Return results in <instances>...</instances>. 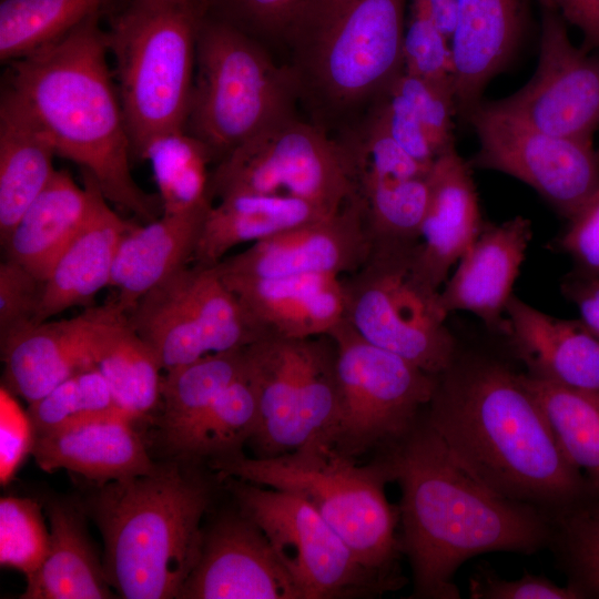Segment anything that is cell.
Segmentation results:
<instances>
[{
    "instance_id": "obj_17",
    "label": "cell",
    "mask_w": 599,
    "mask_h": 599,
    "mask_svg": "<svg viewBox=\"0 0 599 599\" xmlns=\"http://www.w3.org/2000/svg\"><path fill=\"white\" fill-rule=\"evenodd\" d=\"M177 599H303L263 530L238 509L204 532Z\"/></svg>"
},
{
    "instance_id": "obj_14",
    "label": "cell",
    "mask_w": 599,
    "mask_h": 599,
    "mask_svg": "<svg viewBox=\"0 0 599 599\" xmlns=\"http://www.w3.org/2000/svg\"><path fill=\"white\" fill-rule=\"evenodd\" d=\"M163 370L260 339L216 266H184L151 288L126 313Z\"/></svg>"
},
{
    "instance_id": "obj_43",
    "label": "cell",
    "mask_w": 599,
    "mask_h": 599,
    "mask_svg": "<svg viewBox=\"0 0 599 599\" xmlns=\"http://www.w3.org/2000/svg\"><path fill=\"white\" fill-rule=\"evenodd\" d=\"M388 87L408 100L438 155L454 146L453 115L457 110L453 85L402 71Z\"/></svg>"
},
{
    "instance_id": "obj_37",
    "label": "cell",
    "mask_w": 599,
    "mask_h": 599,
    "mask_svg": "<svg viewBox=\"0 0 599 599\" xmlns=\"http://www.w3.org/2000/svg\"><path fill=\"white\" fill-rule=\"evenodd\" d=\"M141 160L152 167L162 214L196 210L211 203L207 165L213 155L207 145L186 129L151 141Z\"/></svg>"
},
{
    "instance_id": "obj_3",
    "label": "cell",
    "mask_w": 599,
    "mask_h": 599,
    "mask_svg": "<svg viewBox=\"0 0 599 599\" xmlns=\"http://www.w3.org/2000/svg\"><path fill=\"white\" fill-rule=\"evenodd\" d=\"M100 20L92 17L11 61L3 89L38 123L57 155L80 165L109 202L150 222L162 205L132 176L131 142Z\"/></svg>"
},
{
    "instance_id": "obj_29",
    "label": "cell",
    "mask_w": 599,
    "mask_h": 599,
    "mask_svg": "<svg viewBox=\"0 0 599 599\" xmlns=\"http://www.w3.org/2000/svg\"><path fill=\"white\" fill-rule=\"evenodd\" d=\"M335 212L284 195L224 196L205 215L193 261L195 264L214 266L238 244L256 243Z\"/></svg>"
},
{
    "instance_id": "obj_46",
    "label": "cell",
    "mask_w": 599,
    "mask_h": 599,
    "mask_svg": "<svg viewBox=\"0 0 599 599\" xmlns=\"http://www.w3.org/2000/svg\"><path fill=\"white\" fill-rule=\"evenodd\" d=\"M374 102L369 115L416 161L432 166L438 153L408 100L388 87Z\"/></svg>"
},
{
    "instance_id": "obj_23",
    "label": "cell",
    "mask_w": 599,
    "mask_h": 599,
    "mask_svg": "<svg viewBox=\"0 0 599 599\" xmlns=\"http://www.w3.org/2000/svg\"><path fill=\"white\" fill-rule=\"evenodd\" d=\"M501 334L528 376L599 390V337L580 318L551 316L512 295Z\"/></svg>"
},
{
    "instance_id": "obj_4",
    "label": "cell",
    "mask_w": 599,
    "mask_h": 599,
    "mask_svg": "<svg viewBox=\"0 0 599 599\" xmlns=\"http://www.w3.org/2000/svg\"><path fill=\"white\" fill-rule=\"evenodd\" d=\"M210 488L176 464L95 485L87 509L110 586L125 599L177 598L201 554Z\"/></svg>"
},
{
    "instance_id": "obj_18",
    "label": "cell",
    "mask_w": 599,
    "mask_h": 599,
    "mask_svg": "<svg viewBox=\"0 0 599 599\" xmlns=\"http://www.w3.org/2000/svg\"><path fill=\"white\" fill-rule=\"evenodd\" d=\"M370 245L356 195L337 212L268 238L216 264L221 274L274 277L351 274L368 260Z\"/></svg>"
},
{
    "instance_id": "obj_33",
    "label": "cell",
    "mask_w": 599,
    "mask_h": 599,
    "mask_svg": "<svg viewBox=\"0 0 599 599\" xmlns=\"http://www.w3.org/2000/svg\"><path fill=\"white\" fill-rule=\"evenodd\" d=\"M246 366L244 347L207 354L165 372L161 387V429L171 450L179 454L209 408Z\"/></svg>"
},
{
    "instance_id": "obj_12",
    "label": "cell",
    "mask_w": 599,
    "mask_h": 599,
    "mask_svg": "<svg viewBox=\"0 0 599 599\" xmlns=\"http://www.w3.org/2000/svg\"><path fill=\"white\" fill-rule=\"evenodd\" d=\"M258 393V419L250 439L256 457H274L322 438L338 407L333 339L263 337L246 346Z\"/></svg>"
},
{
    "instance_id": "obj_26",
    "label": "cell",
    "mask_w": 599,
    "mask_h": 599,
    "mask_svg": "<svg viewBox=\"0 0 599 599\" xmlns=\"http://www.w3.org/2000/svg\"><path fill=\"white\" fill-rule=\"evenodd\" d=\"M101 195L89 174L84 173V186L81 187L68 171L57 170L2 243L7 258L20 263L44 282Z\"/></svg>"
},
{
    "instance_id": "obj_5",
    "label": "cell",
    "mask_w": 599,
    "mask_h": 599,
    "mask_svg": "<svg viewBox=\"0 0 599 599\" xmlns=\"http://www.w3.org/2000/svg\"><path fill=\"white\" fill-rule=\"evenodd\" d=\"M223 479L236 478L294 494L334 528L361 561L400 589L399 506L388 501L390 477L376 458L358 465L328 443L311 440L274 457H247L242 451L209 460Z\"/></svg>"
},
{
    "instance_id": "obj_13",
    "label": "cell",
    "mask_w": 599,
    "mask_h": 599,
    "mask_svg": "<svg viewBox=\"0 0 599 599\" xmlns=\"http://www.w3.org/2000/svg\"><path fill=\"white\" fill-rule=\"evenodd\" d=\"M224 479L237 509L266 535L303 599L375 597L397 590L366 567L301 497L236 478Z\"/></svg>"
},
{
    "instance_id": "obj_8",
    "label": "cell",
    "mask_w": 599,
    "mask_h": 599,
    "mask_svg": "<svg viewBox=\"0 0 599 599\" xmlns=\"http://www.w3.org/2000/svg\"><path fill=\"white\" fill-rule=\"evenodd\" d=\"M297 88L243 29L203 19L197 34L194 87L186 130L213 159L292 114Z\"/></svg>"
},
{
    "instance_id": "obj_45",
    "label": "cell",
    "mask_w": 599,
    "mask_h": 599,
    "mask_svg": "<svg viewBox=\"0 0 599 599\" xmlns=\"http://www.w3.org/2000/svg\"><path fill=\"white\" fill-rule=\"evenodd\" d=\"M44 282L20 263L0 264V341L39 323Z\"/></svg>"
},
{
    "instance_id": "obj_44",
    "label": "cell",
    "mask_w": 599,
    "mask_h": 599,
    "mask_svg": "<svg viewBox=\"0 0 599 599\" xmlns=\"http://www.w3.org/2000/svg\"><path fill=\"white\" fill-rule=\"evenodd\" d=\"M402 54L403 72L454 88L450 41L415 9L404 30Z\"/></svg>"
},
{
    "instance_id": "obj_34",
    "label": "cell",
    "mask_w": 599,
    "mask_h": 599,
    "mask_svg": "<svg viewBox=\"0 0 599 599\" xmlns=\"http://www.w3.org/2000/svg\"><path fill=\"white\" fill-rule=\"evenodd\" d=\"M427 175L412 179L357 175V195L370 253L416 248L428 202Z\"/></svg>"
},
{
    "instance_id": "obj_40",
    "label": "cell",
    "mask_w": 599,
    "mask_h": 599,
    "mask_svg": "<svg viewBox=\"0 0 599 599\" xmlns=\"http://www.w3.org/2000/svg\"><path fill=\"white\" fill-rule=\"evenodd\" d=\"M27 412L35 435L51 433L91 418L123 413L97 367L71 375L43 397L30 404Z\"/></svg>"
},
{
    "instance_id": "obj_51",
    "label": "cell",
    "mask_w": 599,
    "mask_h": 599,
    "mask_svg": "<svg viewBox=\"0 0 599 599\" xmlns=\"http://www.w3.org/2000/svg\"><path fill=\"white\" fill-rule=\"evenodd\" d=\"M561 292L579 312V318L599 337V278L572 271L561 283Z\"/></svg>"
},
{
    "instance_id": "obj_28",
    "label": "cell",
    "mask_w": 599,
    "mask_h": 599,
    "mask_svg": "<svg viewBox=\"0 0 599 599\" xmlns=\"http://www.w3.org/2000/svg\"><path fill=\"white\" fill-rule=\"evenodd\" d=\"M135 226L111 209L102 194L44 281L39 323L72 306L88 305L109 286L119 245Z\"/></svg>"
},
{
    "instance_id": "obj_39",
    "label": "cell",
    "mask_w": 599,
    "mask_h": 599,
    "mask_svg": "<svg viewBox=\"0 0 599 599\" xmlns=\"http://www.w3.org/2000/svg\"><path fill=\"white\" fill-rule=\"evenodd\" d=\"M257 419V385L247 362L245 372L217 397L177 455L209 461L240 453L250 441Z\"/></svg>"
},
{
    "instance_id": "obj_22",
    "label": "cell",
    "mask_w": 599,
    "mask_h": 599,
    "mask_svg": "<svg viewBox=\"0 0 599 599\" xmlns=\"http://www.w3.org/2000/svg\"><path fill=\"white\" fill-rule=\"evenodd\" d=\"M531 236V223L522 216L500 224H485L439 291L441 309L447 315L456 311L470 312L487 327L501 333L505 309L514 295Z\"/></svg>"
},
{
    "instance_id": "obj_16",
    "label": "cell",
    "mask_w": 599,
    "mask_h": 599,
    "mask_svg": "<svg viewBox=\"0 0 599 599\" xmlns=\"http://www.w3.org/2000/svg\"><path fill=\"white\" fill-rule=\"evenodd\" d=\"M494 103L547 133L592 141L599 129V57L577 48L561 16L548 8L532 78Z\"/></svg>"
},
{
    "instance_id": "obj_49",
    "label": "cell",
    "mask_w": 599,
    "mask_h": 599,
    "mask_svg": "<svg viewBox=\"0 0 599 599\" xmlns=\"http://www.w3.org/2000/svg\"><path fill=\"white\" fill-rule=\"evenodd\" d=\"M557 247L575 264V271L599 278V191L570 219Z\"/></svg>"
},
{
    "instance_id": "obj_30",
    "label": "cell",
    "mask_w": 599,
    "mask_h": 599,
    "mask_svg": "<svg viewBox=\"0 0 599 599\" xmlns=\"http://www.w3.org/2000/svg\"><path fill=\"white\" fill-rule=\"evenodd\" d=\"M55 155L54 146L38 123L3 89L0 102L1 244L54 176Z\"/></svg>"
},
{
    "instance_id": "obj_24",
    "label": "cell",
    "mask_w": 599,
    "mask_h": 599,
    "mask_svg": "<svg viewBox=\"0 0 599 599\" xmlns=\"http://www.w3.org/2000/svg\"><path fill=\"white\" fill-rule=\"evenodd\" d=\"M123 413L35 435L31 455L44 471L67 469L95 485L153 471L159 465Z\"/></svg>"
},
{
    "instance_id": "obj_47",
    "label": "cell",
    "mask_w": 599,
    "mask_h": 599,
    "mask_svg": "<svg viewBox=\"0 0 599 599\" xmlns=\"http://www.w3.org/2000/svg\"><path fill=\"white\" fill-rule=\"evenodd\" d=\"M468 595L471 599H579L569 586H559L544 575L525 573L508 580L487 564L470 576Z\"/></svg>"
},
{
    "instance_id": "obj_52",
    "label": "cell",
    "mask_w": 599,
    "mask_h": 599,
    "mask_svg": "<svg viewBox=\"0 0 599 599\" xmlns=\"http://www.w3.org/2000/svg\"><path fill=\"white\" fill-rule=\"evenodd\" d=\"M548 8L576 26L588 45L599 48V0H544Z\"/></svg>"
},
{
    "instance_id": "obj_1",
    "label": "cell",
    "mask_w": 599,
    "mask_h": 599,
    "mask_svg": "<svg viewBox=\"0 0 599 599\" xmlns=\"http://www.w3.org/2000/svg\"><path fill=\"white\" fill-rule=\"evenodd\" d=\"M400 487L399 540L416 599H459L458 569L475 556L548 548L550 517L507 499L476 480L453 458L424 417L377 454Z\"/></svg>"
},
{
    "instance_id": "obj_11",
    "label": "cell",
    "mask_w": 599,
    "mask_h": 599,
    "mask_svg": "<svg viewBox=\"0 0 599 599\" xmlns=\"http://www.w3.org/2000/svg\"><path fill=\"white\" fill-rule=\"evenodd\" d=\"M413 253H372L361 268L342 278L344 318L368 343L437 376L458 348L445 324L439 291L413 273Z\"/></svg>"
},
{
    "instance_id": "obj_21",
    "label": "cell",
    "mask_w": 599,
    "mask_h": 599,
    "mask_svg": "<svg viewBox=\"0 0 599 599\" xmlns=\"http://www.w3.org/2000/svg\"><path fill=\"white\" fill-rule=\"evenodd\" d=\"M221 276L241 302L261 338L325 336L345 317L344 287L336 275Z\"/></svg>"
},
{
    "instance_id": "obj_50",
    "label": "cell",
    "mask_w": 599,
    "mask_h": 599,
    "mask_svg": "<svg viewBox=\"0 0 599 599\" xmlns=\"http://www.w3.org/2000/svg\"><path fill=\"white\" fill-rule=\"evenodd\" d=\"M305 0H222L235 26L285 31Z\"/></svg>"
},
{
    "instance_id": "obj_19",
    "label": "cell",
    "mask_w": 599,
    "mask_h": 599,
    "mask_svg": "<svg viewBox=\"0 0 599 599\" xmlns=\"http://www.w3.org/2000/svg\"><path fill=\"white\" fill-rule=\"evenodd\" d=\"M116 308L112 301L69 319L32 324L0 341L4 386L30 405L71 375L95 367L99 334Z\"/></svg>"
},
{
    "instance_id": "obj_6",
    "label": "cell",
    "mask_w": 599,
    "mask_h": 599,
    "mask_svg": "<svg viewBox=\"0 0 599 599\" xmlns=\"http://www.w3.org/2000/svg\"><path fill=\"white\" fill-rule=\"evenodd\" d=\"M202 0H129L112 16L109 52L132 155L158 136L186 129Z\"/></svg>"
},
{
    "instance_id": "obj_42",
    "label": "cell",
    "mask_w": 599,
    "mask_h": 599,
    "mask_svg": "<svg viewBox=\"0 0 599 599\" xmlns=\"http://www.w3.org/2000/svg\"><path fill=\"white\" fill-rule=\"evenodd\" d=\"M356 177L368 174L386 179L425 176L430 166L423 165L408 154L399 143L370 115L357 140L344 144Z\"/></svg>"
},
{
    "instance_id": "obj_32",
    "label": "cell",
    "mask_w": 599,
    "mask_h": 599,
    "mask_svg": "<svg viewBox=\"0 0 599 599\" xmlns=\"http://www.w3.org/2000/svg\"><path fill=\"white\" fill-rule=\"evenodd\" d=\"M94 365L119 408L133 422L161 403V362L119 306L99 334Z\"/></svg>"
},
{
    "instance_id": "obj_54",
    "label": "cell",
    "mask_w": 599,
    "mask_h": 599,
    "mask_svg": "<svg viewBox=\"0 0 599 599\" xmlns=\"http://www.w3.org/2000/svg\"><path fill=\"white\" fill-rule=\"evenodd\" d=\"M150 1H184V0H150Z\"/></svg>"
},
{
    "instance_id": "obj_38",
    "label": "cell",
    "mask_w": 599,
    "mask_h": 599,
    "mask_svg": "<svg viewBox=\"0 0 599 599\" xmlns=\"http://www.w3.org/2000/svg\"><path fill=\"white\" fill-rule=\"evenodd\" d=\"M524 376L566 459L588 480L599 483V390Z\"/></svg>"
},
{
    "instance_id": "obj_15",
    "label": "cell",
    "mask_w": 599,
    "mask_h": 599,
    "mask_svg": "<svg viewBox=\"0 0 599 599\" xmlns=\"http://www.w3.org/2000/svg\"><path fill=\"white\" fill-rule=\"evenodd\" d=\"M467 119L479 142L470 165L526 183L567 220L599 191L592 141L547 133L494 102L479 103Z\"/></svg>"
},
{
    "instance_id": "obj_20",
    "label": "cell",
    "mask_w": 599,
    "mask_h": 599,
    "mask_svg": "<svg viewBox=\"0 0 599 599\" xmlns=\"http://www.w3.org/2000/svg\"><path fill=\"white\" fill-rule=\"evenodd\" d=\"M470 166L450 146L435 159L427 175L428 202L412 270L434 291L485 225Z\"/></svg>"
},
{
    "instance_id": "obj_9",
    "label": "cell",
    "mask_w": 599,
    "mask_h": 599,
    "mask_svg": "<svg viewBox=\"0 0 599 599\" xmlns=\"http://www.w3.org/2000/svg\"><path fill=\"white\" fill-rule=\"evenodd\" d=\"M328 336L336 347L338 408L325 443L354 458L379 453L414 428L436 376L368 343L345 318Z\"/></svg>"
},
{
    "instance_id": "obj_35",
    "label": "cell",
    "mask_w": 599,
    "mask_h": 599,
    "mask_svg": "<svg viewBox=\"0 0 599 599\" xmlns=\"http://www.w3.org/2000/svg\"><path fill=\"white\" fill-rule=\"evenodd\" d=\"M125 0H0V60L10 63L68 34Z\"/></svg>"
},
{
    "instance_id": "obj_25",
    "label": "cell",
    "mask_w": 599,
    "mask_h": 599,
    "mask_svg": "<svg viewBox=\"0 0 599 599\" xmlns=\"http://www.w3.org/2000/svg\"><path fill=\"white\" fill-rule=\"evenodd\" d=\"M525 0H458L450 38L456 110L468 118L519 42Z\"/></svg>"
},
{
    "instance_id": "obj_2",
    "label": "cell",
    "mask_w": 599,
    "mask_h": 599,
    "mask_svg": "<svg viewBox=\"0 0 599 599\" xmlns=\"http://www.w3.org/2000/svg\"><path fill=\"white\" fill-rule=\"evenodd\" d=\"M424 417L455 461L494 493L550 515L586 484L561 453L524 373L457 353Z\"/></svg>"
},
{
    "instance_id": "obj_53",
    "label": "cell",
    "mask_w": 599,
    "mask_h": 599,
    "mask_svg": "<svg viewBox=\"0 0 599 599\" xmlns=\"http://www.w3.org/2000/svg\"><path fill=\"white\" fill-rule=\"evenodd\" d=\"M414 9L423 13L450 41L458 18V0H415Z\"/></svg>"
},
{
    "instance_id": "obj_27",
    "label": "cell",
    "mask_w": 599,
    "mask_h": 599,
    "mask_svg": "<svg viewBox=\"0 0 599 599\" xmlns=\"http://www.w3.org/2000/svg\"><path fill=\"white\" fill-rule=\"evenodd\" d=\"M212 204L176 214H162L136 225L121 241L109 286L126 314L151 288L193 260L205 215Z\"/></svg>"
},
{
    "instance_id": "obj_7",
    "label": "cell",
    "mask_w": 599,
    "mask_h": 599,
    "mask_svg": "<svg viewBox=\"0 0 599 599\" xmlns=\"http://www.w3.org/2000/svg\"><path fill=\"white\" fill-rule=\"evenodd\" d=\"M285 32L297 92L329 111L375 101L403 71V0H305Z\"/></svg>"
},
{
    "instance_id": "obj_31",
    "label": "cell",
    "mask_w": 599,
    "mask_h": 599,
    "mask_svg": "<svg viewBox=\"0 0 599 599\" xmlns=\"http://www.w3.org/2000/svg\"><path fill=\"white\" fill-rule=\"evenodd\" d=\"M50 544L45 559L29 579L22 599H106L110 583L74 506L52 500L45 506Z\"/></svg>"
},
{
    "instance_id": "obj_36",
    "label": "cell",
    "mask_w": 599,
    "mask_h": 599,
    "mask_svg": "<svg viewBox=\"0 0 599 599\" xmlns=\"http://www.w3.org/2000/svg\"><path fill=\"white\" fill-rule=\"evenodd\" d=\"M548 548L579 599H599V483L587 479L550 515Z\"/></svg>"
},
{
    "instance_id": "obj_48",
    "label": "cell",
    "mask_w": 599,
    "mask_h": 599,
    "mask_svg": "<svg viewBox=\"0 0 599 599\" xmlns=\"http://www.w3.org/2000/svg\"><path fill=\"white\" fill-rule=\"evenodd\" d=\"M13 393L0 388V481L8 484L26 457L32 453L35 430L27 410Z\"/></svg>"
},
{
    "instance_id": "obj_10",
    "label": "cell",
    "mask_w": 599,
    "mask_h": 599,
    "mask_svg": "<svg viewBox=\"0 0 599 599\" xmlns=\"http://www.w3.org/2000/svg\"><path fill=\"white\" fill-rule=\"evenodd\" d=\"M357 193L344 144L288 114L227 153L210 175V196L284 195L338 211Z\"/></svg>"
},
{
    "instance_id": "obj_41",
    "label": "cell",
    "mask_w": 599,
    "mask_h": 599,
    "mask_svg": "<svg viewBox=\"0 0 599 599\" xmlns=\"http://www.w3.org/2000/svg\"><path fill=\"white\" fill-rule=\"evenodd\" d=\"M50 530L41 505L28 497L0 499V564L31 578L47 557Z\"/></svg>"
}]
</instances>
